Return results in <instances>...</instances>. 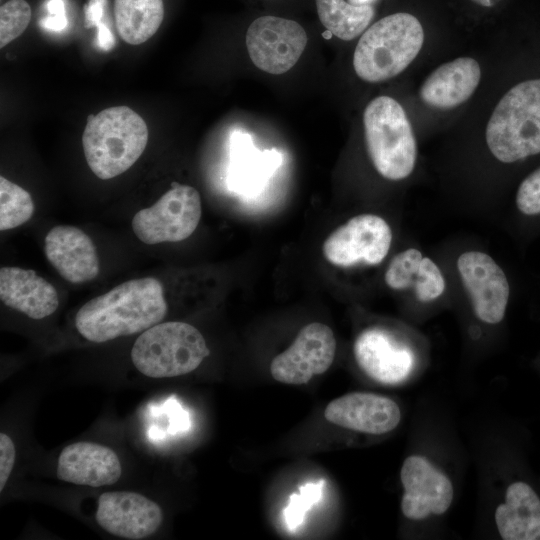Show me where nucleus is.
Masks as SVG:
<instances>
[{"label":"nucleus","instance_id":"1","mask_svg":"<svg viewBox=\"0 0 540 540\" xmlns=\"http://www.w3.org/2000/svg\"><path fill=\"white\" fill-rule=\"evenodd\" d=\"M162 283L154 277L131 279L83 304L75 327L86 340L103 343L142 333L167 314Z\"/></svg>","mask_w":540,"mask_h":540},{"label":"nucleus","instance_id":"2","mask_svg":"<svg viewBox=\"0 0 540 540\" xmlns=\"http://www.w3.org/2000/svg\"><path fill=\"white\" fill-rule=\"evenodd\" d=\"M148 136L144 119L127 106L109 107L89 115L82 135L87 164L98 178H114L140 158Z\"/></svg>","mask_w":540,"mask_h":540},{"label":"nucleus","instance_id":"3","mask_svg":"<svg viewBox=\"0 0 540 540\" xmlns=\"http://www.w3.org/2000/svg\"><path fill=\"white\" fill-rule=\"evenodd\" d=\"M423 42L424 31L415 16L405 12L388 15L360 37L353 56L354 70L366 82L393 78L415 59Z\"/></svg>","mask_w":540,"mask_h":540},{"label":"nucleus","instance_id":"4","mask_svg":"<svg viewBox=\"0 0 540 540\" xmlns=\"http://www.w3.org/2000/svg\"><path fill=\"white\" fill-rule=\"evenodd\" d=\"M486 142L504 163L540 153V79L521 82L502 97L488 121Z\"/></svg>","mask_w":540,"mask_h":540},{"label":"nucleus","instance_id":"5","mask_svg":"<svg viewBox=\"0 0 540 540\" xmlns=\"http://www.w3.org/2000/svg\"><path fill=\"white\" fill-rule=\"evenodd\" d=\"M210 354L201 332L180 321L159 322L143 331L131 349L135 368L150 378H170L197 369Z\"/></svg>","mask_w":540,"mask_h":540},{"label":"nucleus","instance_id":"6","mask_svg":"<svg viewBox=\"0 0 540 540\" xmlns=\"http://www.w3.org/2000/svg\"><path fill=\"white\" fill-rule=\"evenodd\" d=\"M369 157L377 172L389 180L408 177L416 163V141L402 106L393 98L371 100L363 114Z\"/></svg>","mask_w":540,"mask_h":540},{"label":"nucleus","instance_id":"7","mask_svg":"<svg viewBox=\"0 0 540 540\" xmlns=\"http://www.w3.org/2000/svg\"><path fill=\"white\" fill-rule=\"evenodd\" d=\"M201 215L199 192L192 186L174 183L156 203L139 210L131 226L136 237L145 244L179 242L194 233Z\"/></svg>","mask_w":540,"mask_h":540},{"label":"nucleus","instance_id":"8","mask_svg":"<svg viewBox=\"0 0 540 540\" xmlns=\"http://www.w3.org/2000/svg\"><path fill=\"white\" fill-rule=\"evenodd\" d=\"M392 243L389 224L375 214L352 217L324 241V258L337 267L377 265L387 256Z\"/></svg>","mask_w":540,"mask_h":540},{"label":"nucleus","instance_id":"9","mask_svg":"<svg viewBox=\"0 0 540 540\" xmlns=\"http://www.w3.org/2000/svg\"><path fill=\"white\" fill-rule=\"evenodd\" d=\"M308 42L304 28L294 20L262 16L247 29L245 43L253 64L270 74L290 70Z\"/></svg>","mask_w":540,"mask_h":540},{"label":"nucleus","instance_id":"10","mask_svg":"<svg viewBox=\"0 0 540 540\" xmlns=\"http://www.w3.org/2000/svg\"><path fill=\"white\" fill-rule=\"evenodd\" d=\"M336 340L331 328L313 322L304 326L293 343L270 364L272 377L285 384H305L325 373L333 363Z\"/></svg>","mask_w":540,"mask_h":540},{"label":"nucleus","instance_id":"11","mask_svg":"<svg viewBox=\"0 0 540 540\" xmlns=\"http://www.w3.org/2000/svg\"><path fill=\"white\" fill-rule=\"evenodd\" d=\"M457 269L476 316L488 324L501 322L510 295L502 268L486 253L467 251L458 257Z\"/></svg>","mask_w":540,"mask_h":540},{"label":"nucleus","instance_id":"12","mask_svg":"<svg viewBox=\"0 0 540 540\" xmlns=\"http://www.w3.org/2000/svg\"><path fill=\"white\" fill-rule=\"evenodd\" d=\"M96 521L109 534L128 540L150 537L163 521L161 507L148 497L131 491L102 493L97 502Z\"/></svg>","mask_w":540,"mask_h":540},{"label":"nucleus","instance_id":"13","mask_svg":"<svg viewBox=\"0 0 540 540\" xmlns=\"http://www.w3.org/2000/svg\"><path fill=\"white\" fill-rule=\"evenodd\" d=\"M400 478L404 488L401 510L406 518L425 519L431 514H443L451 506L454 489L450 479L426 458H406Z\"/></svg>","mask_w":540,"mask_h":540},{"label":"nucleus","instance_id":"14","mask_svg":"<svg viewBox=\"0 0 540 540\" xmlns=\"http://www.w3.org/2000/svg\"><path fill=\"white\" fill-rule=\"evenodd\" d=\"M353 352L359 367L383 384L403 382L415 365L412 349L382 328L362 331L354 342Z\"/></svg>","mask_w":540,"mask_h":540},{"label":"nucleus","instance_id":"15","mask_svg":"<svg viewBox=\"0 0 540 540\" xmlns=\"http://www.w3.org/2000/svg\"><path fill=\"white\" fill-rule=\"evenodd\" d=\"M327 421L354 431L380 435L394 430L401 411L392 399L368 392H353L332 400L325 408Z\"/></svg>","mask_w":540,"mask_h":540},{"label":"nucleus","instance_id":"16","mask_svg":"<svg viewBox=\"0 0 540 540\" xmlns=\"http://www.w3.org/2000/svg\"><path fill=\"white\" fill-rule=\"evenodd\" d=\"M47 260L70 283L93 280L100 271V261L92 239L81 229L70 225L53 227L45 236Z\"/></svg>","mask_w":540,"mask_h":540},{"label":"nucleus","instance_id":"17","mask_svg":"<svg viewBox=\"0 0 540 540\" xmlns=\"http://www.w3.org/2000/svg\"><path fill=\"white\" fill-rule=\"evenodd\" d=\"M122 475L118 455L109 447L87 441L66 446L57 464L59 480L82 486L102 487L116 483Z\"/></svg>","mask_w":540,"mask_h":540},{"label":"nucleus","instance_id":"18","mask_svg":"<svg viewBox=\"0 0 540 540\" xmlns=\"http://www.w3.org/2000/svg\"><path fill=\"white\" fill-rule=\"evenodd\" d=\"M0 299L7 307L39 320L52 315L59 306L55 287L32 269L2 267Z\"/></svg>","mask_w":540,"mask_h":540},{"label":"nucleus","instance_id":"19","mask_svg":"<svg viewBox=\"0 0 540 540\" xmlns=\"http://www.w3.org/2000/svg\"><path fill=\"white\" fill-rule=\"evenodd\" d=\"M481 77L477 61L461 57L435 69L421 85L422 101L439 109H450L468 100Z\"/></svg>","mask_w":540,"mask_h":540},{"label":"nucleus","instance_id":"20","mask_svg":"<svg viewBox=\"0 0 540 540\" xmlns=\"http://www.w3.org/2000/svg\"><path fill=\"white\" fill-rule=\"evenodd\" d=\"M495 523L504 540H540V498L525 482L512 483L495 510Z\"/></svg>","mask_w":540,"mask_h":540},{"label":"nucleus","instance_id":"21","mask_svg":"<svg viewBox=\"0 0 540 540\" xmlns=\"http://www.w3.org/2000/svg\"><path fill=\"white\" fill-rule=\"evenodd\" d=\"M114 14L120 37L131 45L150 39L164 17L163 0H114Z\"/></svg>","mask_w":540,"mask_h":540},{"label":"nucleus","instance_id":"22","mask_svg":"<svg viewBox=\"0 0 540 540\" xmlns=\"http://www.w3.org/2000/svg\"><path fill=\"white\" fill-rule=\"evenodd\" d=\"M322 25L337 38L349 41L359 36L374 17L371 5H353L344 0H315Z\"/></svg>","mask_w":540,"mask_h":540},{"label":"nucleus","instance_id":"23","mask_svg":"<svg viewBox=\"0 0 540 540\" xmlns=\"http://www.w3.org/2000/svg\"><path fill=\"white\" fill-rule=\"evenodd\" d=\"M35 210L28 191L0 177V230H10L26 223Z\"/></svg>","mask_w":540,"mask_h":540},{"label":"nucleus","instance_id":"24","mask_svg":"<svg viewBox=\"0 0 540 540\" xmlns=\"http://www.w3.org/2000/svg\"><path fill=\"white\" fill-rule=\"evenodd\" d=\"M423 257L415 248H408L396 254L384 275L386 285L393 290L412 288Z\"/></svg>","mask_w":540,"mask_h":540},{"label":"nucleus","instance_id":"25","mask_svg":"<svg viewBox=\"0 0 540 540\" xmlns=\"http://www.w3.org/2000/svg\"><path fill=\"white\" fill-rule=\"evenodd\" d=\"M32 17L25 0H9L0 7V47L18 38L28 27Z\"/></svg>","mask_w":540,"mask_h":540},{"label":"nucleus","instance_id":"26","mask_svg":"<svg viewBox=\"0 0 540 540\" xmlns=\"http://www.w3.org/2000/svg\"><path fill=\"white\" fill-rule=\"evenodd\" d=\"M445 286L444 276L437 264L423 257L412 287L417 299L421 302L433 301L443 294Z\"/></svg>","mask_w":540,"mask_h":540},{"label":"nucleus","instance_id":"27","mask_svg":"<svg viewBox=\"0 0 540 540\" xmlns=\"http://www.w3.org/2000/svg\"><path fill=\"white\" fill-rule=\"evenodd\" d=\"M321 496V486L318 484H307L300 489V494H294L285 509L287 525L293 529L301 524L304 514L310 505L317 502Z\"/></svg>","mask_w":540,"mask_h":540},{"label":"nucleus","instance_id":"28","mask_svg":"<svg viewBox=\"0 0 540 540\" xmlns=\"http://www.w3.org/2000/svg\"><path fill=\"white\" fill-rule=\"evenodd\" d=\"M516 205L523 214H540V168L520 184L516 194Z\"/></svg>","mask_w":540,"mask_h":540},{"label":"nucleus","instance_id":"29","mask_svg":"<svg viewBox=\"0 0 540 540\" xmlns=\"http://www.w3.org/2000/svg\"><path fill=\"white\" fill-rule=\"evenodd\" d=\"M16 450L12 439L0 433V491L2 492L15 463Z\"/></svg>","mask_w":540,"mask_h":540},{"label":"nucleus","instance_id":"30","mask_svg":"<svg viewBox=\"0 0 540 540\" xmlns=\"http://www.w3.org/2000/svg\"><path fill=\"white\" fill-rule=\"evenodd\" d=\"M471 1L480 6L491 7L495 5L497 2H499L500 0H471Z\"/></svg>","mask_w":540,"mask_h":540},{"label":"nucleus","instance_id":"31","mask_svg":"<svg viewBox=\"0 0 540 540\" xmlns=\"http://www.w3.org/2000/svg\"><path fill=\"white\" fill-rule=\"evenodd\" d=\"M373 1L375 0H348L353 5H371Z\"/></svg>","mask_w":540,"mask_h":540}]
</instances>
